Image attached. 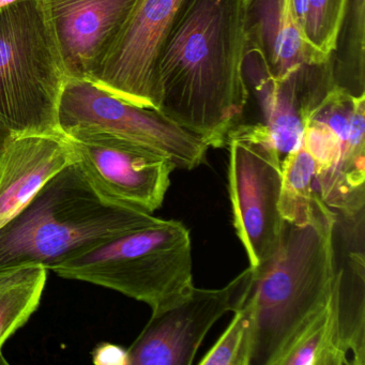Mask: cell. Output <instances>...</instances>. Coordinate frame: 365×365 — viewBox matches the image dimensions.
Returning a JSON list of instances; mask_svg holds the SVG:
<instances>
[{
    "instance_id": "1",
    "label": "cell",
    "mask_w": 365,
    "mask_h": 365,
    "mask_svg": "<svg viewBox=\"0 0 365 365\" xmlns=\"http://www.w3.org/2000/svg\"><path fill=\"white\" fill-rule=\"evenodd\" d=\"M245 0H183L158 65V110L210 148L249 101Z\"/></svg>"
},
{
    "instance_id": "2",
    "label": "cell",
    "mask_w": 365,
    "mask_h": 365,
    "mask_svg": "<svg viewBox=\"0 0 365 365\" xmlns=\"http://www.w3.org/2000/svg\"><path fill=\"white\" fill-rule=\"evenodd\" d=\"M336 222V212L324 204L309 223L287 224L274 255L256 268L252 364L279 365L294 339L328 305L339 277Z\"/></svg>"
},
{
    "instance_id": "3",
    "label": "cell",
    "mask_w": 365,
    "mask_h": 365,
    "mask_svg": "<svg viewBox=\"0 0 365 365\" xmlns=\"http://www.w3.org/2000/svg\"><path fill=\"white\" fill-rule=\"evenodd\" d=\"M158 217L102 200L78 164L66 166L0 228V268L65 260Z\"/></svg>"
},
{
    "instance_id": "4",
    "label": "cell",
    "mask_w": 365,
    "mask_h": 365,
    "mask_svg": "<svg viewBox=\"0 0 365 365\" xmlns=\"http://www.w3.org/2000/svg\"><path fill=\"white\" fill-rule=\"evenodd\" d=\"M52 271L63 279L115 290L160 311L194 286L191 235L182 222L158 217L65 260Z\"/></svg>"
},
{
    "instance_id": "5",
    "label": "cell",
    "mask_w": 365,
    "mask_h": 365,
    "mask_svg": "<svg viewBox=\"0 0 365 365\" xmlns=\"http://www.w3.org/2000/svg\"><path fill=\"white\" fill-rule=\"evenodd\" d=\"M68 74L42 0L0 9V120L16 136L61 134Z\"/></svg>"
},
{
    "instance_id": "6",
    "label": "cell",
    "mask_w": 365,
    "mask_h": 365,
    "mask_svg": "<svg viewBox=\"0 0 365 365\" xmlns=\"http://www.w3.org/2000/svg\"><path fill=\"white\" fill-rule=\"evenodd\" d=\"M228 191L232 224L250 266L259 268L281 245L282 160L264 123L238 125L228 135Z\"/></svg>"
},
{
    "instance_id": "7",
    "label": "cell",
    "mask_w": 365,
    "mask_h": 365,
    "mask_svg": "<svg viewBox=\"0 0 365 365\" xmlns=\"http://www.w3.org/2000/svg\"><path fill=\"white\" fill-rule=\"evenodd\" d=\"M63 135L102 134L144 147L192 170L206 162L209 147L159 110L128 103L88 80L68 78L58 106Z\"/></svg>"
},
{
    "instance_id": "8",
    "label": "cell",
    "mask_w": 365,
    "mask_h": 365,
    "mask_svg": "<svg viewBox=\"0 0 365 365\" xmlns=\"http://www.w3.org/2000/svg\"><path fill=\"white\" fill-rule=\"evenodd\" d=\"M256 268L249 266L221 288L190 289L170 307L153 312L128 348L129 365H191L215 322L242 307L253 289Z\"/></svg>"
},
{
    "instance_id": "9",
    "label": "cell",
    "mask_w": 365,
    "mask_h": 365,
    "mask_svg": "<svg viewBox=\"0 0 365 365\" xmlns=\"http://www.w3.org/2000/svg\"><path fill=\"white\" fill-rule=\"evenodd\" d=\"M85 178L102 200L153 215L163 205L177 170L172 160L102 134L66 136Z\"/></svg>"
},
{
    "instance_id": "10",
    "label": "cell",
    "mask_w": 365,
    "mask_h": 365,
    "mask_svg": "<svg viewBox=\"0 0 365 365\" xmlns=\"http://www.w3.org/2000/svg\"><path fill=\"white\" fill-rule=\"evenodd\" d=\"M183 0H138L91 82L110 95L158 110V65Z\"/></svg>"
},
{
    "instance_id": "11",
    "label": "cell",
    "mask_w": 365,
    "mask_h": 365,
    "mask_svg": "<svg viewBox=\"0 0 365 365\" xmlns=\"http://www.w3.org/2000/svg\"><path fill=\"white\" fill-rule=\"evenodd\" d=\"M138 0H42L68 78L91 81Z\"/></svg>"
},
{
    "instance_id": "12",
    "label": "cell",
    "mask_w": 365,
    "mask_h": 365,
    "mask_svg": "<svg viewBox=\"0 0 365 365\" xmlns=\"http://www.w3.org/2000/svg\"><path fill=\"white\" fill-rule=\"evenodd\" d=\"M247 61L273 78H286L324 58L307 41L294 0H245Z\"/></svg>"
},
{
    "instance_id": "13",
    "label": "cell",
    "mask_w": 365,
    "mask_h": 365,
    "mask_svg": "<svg viewBox=\"0 0 365 365\" xmlns=\"http://www.w3.org/2000/svg\"><path fill=\"white\" fill-rule=\"evenodd\" d=\"M76 162L73 147L63 134L12 136L0 149V228L52 177Z\"/></svg>"
},
{
    "instance_id": "14",
    "label": "cell",
    "mask_w": 365,
    "mask_h": 365,
    "mask_svg": "<svg viewBox=\"0 0 365 365\" xmlns=\"http://www.w3.org/2000/svg\"><path fill=\"white\" fill-rule=\"evenodd\" d=\"M326 63L302 68L277 80L267 76L257 63L245 59V73H249L253 83L264 115L262 123L266 125L282 161L300 146L303 135L301 106L322 78Z\"/></svg>"
},
{
    "instance_id": "15",
    "label": "cell",
    "mask_w": 365,
    "mask_h": 365,
    "mask_svg": "<svg viewBox=\"0 0 365 365\" xmlns=\"http://www.w3.org/2000/svg\"><path fill=\"white\" fill-rule=\"evenodd\" d=\"M328 305L307 324L282 356L279 365H349L341 324V281Z\"/></svg>"
},
{
    "instance_id": "16",
    "label": "cell",
    "mask_w": 365,
    "mask_h": 365,
    "mask_svg": "<svg viewBox=\"0 0 365 365\" xmlns=\"http://www.w3.org/2000/svg\"><path fill=\"white\" fill-rule=\"evenodd\" d=\"M48 269L41 264L0 268V363L6 341L22 328L41 302Z\"/></svg>"
},
{
    "instance_id": "17",
    "label": "cell",
    "mask_w": 365,
    "mask_h": 365,
    "mask_svg": "<svg viewBox=\"0 0 365 365\" xmlns=\"http://www.w3.org/2000/svg\"><path fill=\"white\" fill-rule=\"evenodd\" d=\"M324 204L316 187L315 161L301 142L282 161L279 213L286 223L302 225L314 220Z\"/></svg>"
},
{
    "instance_id": "18",
    "label": "cell",
    "mask_w": 365,
    "mask_h": 365,
    "mask_svg": "<svg viewBox=\"0 0 365 365\" xmlns=\"http://www.w3.org/2000/svg\"><path fill=\"white\" fill-rule=\"evenodd\" d=\"M255 336V301L252 292L200 365H251Z\"/></svg>"
},
{
    "instance_id": "19",
    "label": "cell",
    "mask_w": 365,
    "mask_h": 365,
    "mask_svg": "<svg viewBox=\"0 0 365 365\" xmlns=\"http://www.w3.org/2000/svg\"><path fill=\"white\" fill-rule=\"evenodd\" d=\"M349 0H307L305 37L324 58L334 56Z\"/></svg>"
},
{
    "instance_id": "20",
    "label": "cell",
    "mask_w": 365,
    "mask_h": 365,
    "mask_svg": "<svg viewBox=\"0 0 365 365\" xmlns=\"http://www.w3.org/2000/svg\"><path fill=\"white\" fill-rule=\"evenodd\" d=\"M93 362L96 365H129L128 349L110 343H101L93 349Z\"/></svg>"
},
{
    "instance_id": "21",
    "label": "cell",
    "mask_w": 365,
    "mask_h": 365,
    "mask_svg": "<svg viewBox=\"0 0 365 365\" xmlns=\"http://www.w3.org/2000/svg\"><path fill=\"white\" fill-rule=\"evenodd\" d=\"M14 135V134L12 133L11 130L3 121L0 120V149L3 148L6 143Z\"/></svg>"
},
{
    "instance_id": "22",
    "label": "cell",
    "mask_w": 365,
    "mask_h": 365,
    "mask_svg": "<svg viewBox=\"0 0 365 365\" xmlns=\"http://www.w3.org/2000/svg\"><path fill=\"white\" fill-rule=\"evenodd\" d=\"M18 1L19 0H0V9L14 5V4L18 3Z\"/></svg>"
}]
</instances>
